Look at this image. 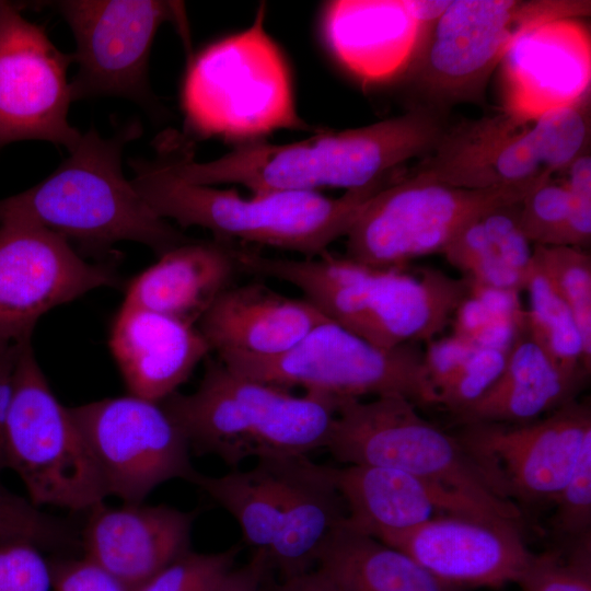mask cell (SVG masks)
<instances>
[{
  "label": "cell",
  "instance_id": "4fadbf2b",
  "mask_svg": "<svg viewBox=\"0 0 591 591\" xmlns=\"http://www.w3.org/2000/svg\"><path fill=\"white\" fill-rule=\"evenodd\" d=\"M107 496L142 503L159 485L199 474L189 444L161 403L131 394L69 408Z\"/></svg>",
  "mask_w": 591,
  "mask_h": 591
},
{
  "label": "cell",
  "instance_id": "277c9868",
  "mask_svg": "<svg viewBox=\"0 0 591 591\" xmlns=\"http://www.w3.org/2000/svg\"><path fill=\"white\" fill-rule=\"evenodd\" d=\"M141 134L138 120L108 138L90 128L45 179L0 199V223L30 222L93 250L108 248L119 241L139 242L159 257L193 241L152 212L124 177L123 150Z\"/></svg>",
  "mask_w": 591,
  "mask_h": 591
},
{
  "label": "cell",
  "instance_id": "52a82bcc",
  "mask_svg": "<svg viewBox=\"0 0 591 591\" xmlns=\"http://www.w3.org/2000/svg\"><path fill=\"white\" fill-rule=\"evenodd\" d=\"M264 18L262 4L250 27L190 61L181 101L197 135L251 142L278 129H311L297 113L289 67Z\"/></svg>",
  "mask_w": 591,
  "mask_h": 591
},
{
  "label": "cell",
  "instance_id": "ab89813d",
  "mask_svg": "<svg viewBox=\"0 0 591 591\" xmlns=\"http://www.w3.org/2000/svg\"><path fill=\"white\" fill-rule=\"evenodd\" d=\"M50 568L31 544L0 546V591H49Z\"/></svg>",
  "mask_w": 591,
  "mask_h": 591
},
{
  "label": "cell",
  "instance_id": "836d02e7",
  "mask_svg": "<svg viewBox=\"0 0 591 591\" xmlns=\"http://www.w3.org/2000/svg\"><path fill=\"white\" fill-rule=\"evenodd\" d=\"M31 544L43 551L81 548L73 523L42 511L0 482V546Z\"/></svg>",
  "mask_w": 591,
  "mask_h": 591
},
{
  "label": "cell",
  "instance_id": "7a4b0ae2",
  "mask_svg": "<svg viewBox=\"0 0 591 591\" xmlns=\"http://www.w3.org/2000/svg\"><path fill=\"white\" fill-rule=\"evenodd\" d=\"M236 259L241 271L294 286L327 320L384 349L434 339L471 286L436 268H375L328 251L292 259L237 247Z\"/></svg>",
  "mask_w": 591,
  "mask_h": 591
},
{
  "label": "cell",
  "instance_id": "3957f363",
  "mask_svg": "<svg viewBox=\"0 0 591 591\" xmlns=\"http://www.w3.org/2000/svg\"><path fill=\"white\" fill-rule=\"evenodd\" d=\"M134 189L158 217L183 228L208 229L215 239L242 241L318 257L345 236L367 205L392 183L387 177L340 197L318 192L280 190L241 196L235 189L190 184L175 175L158 155L130 160Z\"/></svg>",
  "mask_w": 591,
  "mask_h": 591
},
{
  "label": "cell",
  "instance_id": "ffe728a7",
  "mask_svg": "<svg viewBox=\"0 0 591 591\" xmlns=\"http://www.w3.org/2000/svg\"><path fill=\"white\" fill-rule=\"evenodd\" d=\"M194 518L165 505L103 501L88 511L80 532L83 557L134 591L189 551Z\"/></svg>",
  "mask_w": 591,
  "mask_h": 591
},
{
  "label": "cell",
  "instance_id": "f35d334b",
  "mask_svg": "<svg viewBox=\"0 0 591 591\" xmlns=\"http://www.w3.org/2000/svg\"><path fill=\"white\" fill-rule=\"evenodd\" d=\"M569 211L564 183L552 178L530 192L519 205V223L533 245H561Z\"/></svg>",
  "mask_w": 591,
  "mask_h": 591
},
{
  "label": "cell",
  "instance_id": "f6af8a7d",
  "mask_svg": "<svg viewBox=\"0 0 591 591\" xmlns=\"http://www.w3.org/2000/svg\"><path fill=\"white\" fill-rule=\"evenodd\" d=\"M264 591H344L335 581L317 568L282 577Z\"/></svg>",
  "mask_w": 591,
  "mask_h": 591
},
{
  "label": "cell",
  "instance_id": "8fae6325",
  "mask_svg": "<svg viewBox=\"0 0 591 591\" xmlns=\"http://www.w3.org/2000/svg\"><path fill=\"white\" fill-rule=\"evenodd\" d=\"M537 178L502 187L470 189L399 176L376 193L346 233L349 259L375 268L405 269L420 256L441 253L480 215L521 201Z\"/></svg>",
  "mask_w": 591,
  "mask_h": 591
},
{
  "label": "cell",
  "instance_id": "e575fe53",
  "mask_svg": "<svg viewBox=\"0 0 591 591\" xmlns=\"http://www.w3.org/2000/svg\"><path fill=\"white\" fill-rule=\"evenodd\" d=\"M533 260L570 309L591 356V256L584 248L533 245Z\"/></svg>",
  "mask_w": 591,
  "mask_h": 591
},
{
  "label": "cell",
  "instance_id": "f546056e",
  "mask_svg": "<svg viewBox=\"0 0 591 591\" xmlns=\"http://www.w3.org/2000/svg\"><path fill=\"white\" fill-rule=\"evenodd\" d=\"M193 484L235 519L248 545L268 554L281 515L280 484L270 457L256 460L247 471L221 476L199 473Z\"/></svg>",
  "mask_w": 591,
  "mask_h": 591
},
{
  "label": "cell",
  "instance_id": "d6986e66",
  "mask_svg": "<svg viewBox=\"0 0 591 591\" xmlns=\"http://www.w3.org/2000/svg\"><path fill=\"white\" fill-rule=\"evenodd\" d=\"M503 112L531 121L589 100L591 39L577 19H557L521 33L500 61Z\"/></svg>",
  "mask_w": 591,
  "mask_h": 591
},
{
  "label": "cell",
  "instance_id": "8d00e7d4",
  "mask_svg": "<svg viewBox=\"0 0 591 591\" xmlns=\"http://www.w3.org/2000/svg\"><path fill=\"white\" fill-rule=\"evenodd\" d=\"M239 552V545L218 553L189 549L134 591H217Z\"/></svg>",
  "mask_w": 591,
  "mask_h": 591
},
{
  "label": "cell",
  "instance_id": "9c48e42d",
  "mask_svg": "<svg viewBox=\"0 0 591 591\" xmlns=\"http://www.w3.org/2000/svg\"><path fill=\"white\" fill-rule=\"evenodd\" d=\"M5 468L36 507L88 512L107 497L90 450L70 413L54 395L32 346L21 343L4 425Z\"/></svg>",
  "mask_w": 591,
  "mask_h": 591
},
{
  "label": "cell",
  "instance_id": "7402d4cb",
  "mask_svg": "<svg viewBox=\"0 0 591 591\" xmlns=\"http://www.w3.org/2000/svg\"><path fill=\"white\" fill-rule=\"evenodd\" d=\"M425 28L404 0H335L322 12V34L331 54L367 85L407 71Z\"/></svg>",
  "mask_w": 591,
  "mask_h": 591
},
{
  "label": "cell",
  "instance_id": "d4e9b609",
  "mask_svg": "<svg viewBox=\"0 0 591 591\" xmlns=\"http://www.w3.org/2000/svg\"><path fill=\"white\" fill-rule=\"evenodd\" d=\"M236 245L213 239L193 240L170 250L139 274L124 304L198 323L240 271Z\"/></svg>",
  "mask_w": 591,
  "mask_h": 591
},
{
  "label": "cell",
  "instance_id": "d590c367",
  "mask_svg": "<svg viewBox=\"0 0 591 591\" xmlns=\"http://www.w3.org/2000/svg\"><path fill=\"white\" fill-rule=\"evenodd\" d=\"M515 583L522 591H591V538L532 553Z\"/></svg>",
  "mask_w": 591,
  "mask_h": 591
},
{
  "label": "cell",
  "instance_id": "ba28073f",
  "mask_svg": "<svg viewBox=\"0 0 591 591\" xmlns=\"http://www.w3.org/2000/svg\"><path fill=\"white\" fill-rule=\"evenodd\" d=\"M589 100L524 121L506 112L445 128L407 176L485 189L564 171L587 149Z\"/></svg>",
  "mask_w": 591,
  "mask_h": 591
},
{
  "label": "cell",
  "instance_id": "d6a6232c",
  "mask_svg": "<svg viewBox=\"0 0 591 591\" xmlns=\"http://www.w3.org/2000/svg\"><path fill=\"white\" fill-rule=\"evenodd\" d=\"M519 293L471 281L467 294L453 314L452 335L508 354L526 332V312Z\"/></svg>",
  "mask_w": 591,
  "mask_h": 591
},
{
  "label": "cell",
  "instance_id": "4dcf8cb0",
  "mask_svg": "<svg viewBox=\"0 0 591 591\" xmlns=\"http://www.w3.org/2000/svg\"><path fill=\"white\" fill-rule=\"evenodd\" d=\"M507 354L454 335L427 343L424 363L436 405L454 417L479 399L503 370Z\"/></svg>",
  "mask_w": 591,
  "mask_h": 591
},
{
  "label": "cell",
  "instance_id": "e0dca14e",
  "mask_svg": "<svg viewBox=\"0 0 591 591\" xmlns=\"http://www.w3.org/2000/svg\"><path fill=\"white\" fill-rule=\"evenodd\" d=\"M119 285L112 266L86 262L61 234L24 221L0 223V340L19 341L51 309Z\"/></svg>",
  "mask_w": 591,
  "mask_h": 591
},
{
  "label": "cell",
  "instance_id": "f1b7e54d",
  "mask_svg": "<svg viewBox=\"0 0 591 591\" xmlns=\"http://www.w3.org/2000/svg\"><path fill=\"white\" fill-rule=\"evenodd\" d=\"M314 567L344 591H463L438 580L405 553L345 523L325 541Z\"/></svg>",
  "mask_w": 591,
  "mask_h": 591
},
{
  "label": "cell",
  "instance_id": "1f68e13d",
  "mask_svg": "<svg viewBox=\"0 0 591 591\" xmlns=\"http://www.w3.org/2000/svg\"><path fill=\"white\" fill-rule=\"evenodd\" d=\"M529 293L526 334L563 373L586 380L590 374L588 355L576 320L553 283L533 260L525 286Z\"/></svg>",
  "mask_w": 591,
  "mask_h": 591
},
{
  "label": "cell",
  "instance_id": "7c38bea8",
  "mask_svg": "<svg viewBox=\"0 0 591 591\" xmlns=\"http://www.w3.org/2000/svg\"><path fill=\"white\" fill-rule=\"evenodd\" d=\"M217 357L239 374L285 389L355 398L396 394L417 407L436 406L424 351L414 344L384 349L331 321L277 357Z\"/></svg>",
  "mask_w": 591,
  "mask_h": 591
},
{
  "label": "cell",
  "instance_id": "8992f818",
  "mask_svg": "<svg viewBox=\"0 0 591 591\" xmlns=\"http://www.w3.org/2000/svg\"><path fill=\"white\" fill-rule=\"evenodd\" d=\"M416 407L396 394L366 402L338 397L325 449L346 465L406 472L494 518L521 525L524 512L497 489L459 438L422 418Z\"/></svg>",
  "mask_w": 591,
  "mask_h": 591
},
{
  "label": "cell",
  "instance_id": "484cf974",
  "mask_svg": "<svg viewBox=\"0 0 591 591\" xmlns=\"http://www.w3.org/2000/svg\"><path fill=\"white\" fill-rule=\"evenodd\" d=\"M271 461L280 484L281 515L268 558L288 577L314 568L325 541L344 523L346 508L328 465L314 463L308 455Z\"/></svg>",
  "mask_w": 591,
  "mask_h": 591
},
{
  "label": "cell",
  "instance_id": "4316f807",
  "mask_svg": "<svg viewBox=\"0 0 591 591\" xmlns=\"http://www.w3.org/2000/svg\"><path fill=\"white\" fill-rule=\"evenodd\" d=\"M584 382L556 368L525 332L508 351L497 381L454 418L461 425L529 422L576 399Z\"/></svg>",
  "mask_w": 591,
  "mask_h": 591
},
{
  "label": "cell",
  "instance_id": "cb8c5ba5",
  "mask_svg": "<svg viewBox=\"0 0 591 591\" xmlns=\"http://www.w3.org/2000/svg\"><path fill=\"white\" fill-rule=\"evenodd\" d=\"M329 475L346 508L344 523L375 538L444 514L500 520L399 470L351 464L329 466Z\"/></svg>",
  "mask_w": 591,
  "mask_h": 591
},
{
  "label": "cell",
  "instance_id": "30bf717a",
  "mask_svg": "<svg viewBox=\"0 0 591 591\" xmlns=\"http://www.w3.org/2000/svg\"><path fill=\"white\" fill-rule=\"evenodd\" d=\"M580 0H452L430 25L408 67L413 86L429 103L480 101L490 74L525 30L590 13Z\"/></svg>",
  "mask_w": 591,
  "mask_h": 591
},
{
  "label": "cell",
  "instance_id": "ac0fdd59",
  "mask_svg": "<svg viewBox=\"0 0 591 591\" xmlns=\"http://www.w3.org/2000/svg\"><path fill=\"white\" fill-rule=\"evenodd\" d=\"M376 540L405 553L438 580L463 591L515 583L532 555L520 524L472 515H438Z\"/></svg>",
  "mask_w": 591,
  "mask_h": 591
},
{
  "label": "cell",
  "instance_id": "b9f144b4",
  "mask_svg": "<svg viewBox=\"0 0 591 591\" xmlns=\"http://www.w3.org/2000/svg\"><path fill=\"white\" fill-rule=\"evenodd\" d=\"M53 591H127L105 570L85 557L50 560Z\"/></svg>",
  "mask_w": 591,
  "mask_h": 591
},
{
  "label": "cell",
  "instance_id": "83f0119b",
  "mask_svg": "<svg viewBox=\"0 0 591 591\" xmlns=\"http://www.w3.org/2000/svg\"><path fill=\"white\" fill-rule=\"evenodd\" d=\"M519 205L494 208L466 224L442 252L448 263L474 283L525 290L533 246L520 227Z\"/></svg>",
  "mask_w": 591,
  "mask_h": 591
},
{
  "label": "cell",
  "instance_id": "5b68a950",
  "mask_svg": "<svg viewBox=\"0 0 591 591\" xmlns=\"http://www.w3.org/2000/svg\"><path fill=\"white\" fill-rule=\"evenodd\" d=\"M337 402L317 392L293 395L207 357L194 392L176 391L160 403L190 451L215 455L235 470L248 457L308 455L325 448Z\"/></svg>",
  "mask_w": 591,
  "mask_h": 591
},
{
  "label": "cell",
  "instance_id": "5bb4252c",
  "mask_svg": "<svg viewBox=\"0 0 591 591\" xmlns=\"http://www.w3.org/2000/svg\"><path fill=\"white\" fill-rule=\"evenodd\" d=\"M76 39L78 72L72 101L119 96L153 111L148 60L157 31L175 22L186 31L183 4L155 0H63L54 2Z\"/></svg>",
  "mask_w": 591,
  "mask_h": 591
},
{
  "label": "cell",
  "instance_id": "603a6c76",
  "mask_svg": "<svg viewBox=\"0 0 591 591\" xmlns=\"http://www.w3.org/2000/svg\"><path fill=\"white\" fill-rule=\"evenodd\" d=\"M109 347L128 394L157 403L176 392L211 351L195 325L124 303Z\"/></svg>",
  "mask_w": 591,
  "mask_h": 591
},
{
  "label": "cell",
  "instance_id": "60d3db41",
  "mask_svg": "<svg viewBox=\"0 0 591 591\" xmlns=\"http://www.w3.org/2000/svg\"><path fill=\"white\" fill-rule=\"evenodd\" d=\"M565 182L569 195V211L563 246L586 248L591 241V155L581 153L567 169Z\"/></svg>",
  "mask_w": 591,
  "mask_h": 591
},
{
  "label": "cell",
  "instance_id": "ee69618b",
  "mask_svg": "<svg viewBox=\"0 0 591 591\" xmlns=\"http://www.w3.org/2000/svg\"><path fill=\"white\" fill-rule=\"evenodd\" d=\"M21 340H0V472L5 468L4 425L11 398L13 372Z\"/></svg>",
  "mask_w": 591,
  "mask_h": 591
},
{
  "label": "cell",
  "instance_id": "6da1fadb",
  "mask_svg": "<svg viewBox=\"0 0 591 591\" xmlns=\"http://www.w3.org/2000/svg\"><path fill=\"white\" fill-rule=\"evenodd\" d=\"M444 130L437 111L418 107L368 126L291 143L245 142L208 162H196L189 146H182L177 137L161 143L158 154L175 175L196 185L235 183L253 195L324 187L347 192L379 183L401 163L426 155Z\"/></svg>",
  "mask_w": 591,
  "mask_h": 591
},
{
  "label": "cell",
  "instance_id": "7bdbcfd3",
  "mask_svg": "<svg viewBox=\"0 0 591 591\" xmlns=\"http://www.w3.org/2000/svg\"><path fill=\"white\" fill-rule=\"evenodd\" d=\"M268 567V554L256 551L248 563L230 571L217 591H264Z\"/></svg>",
  "mask_w": 591,
  "mask_h": 591
},
{
  "label": "cell",
  "instance_id": "9a60e30c",
  "mask_svg": "<svg viewBox=\"0 0 591 591\" xmlns=\"http://www.w3.org/2000/svg\"><path fill=\"white\" fill-rule=\"evenodd\" d=\"M461 426L455 436L497 489L522 510L554 502L591 438V408L573 399L529 422Z\"/></svg>",
  "mask_w": 591,
  "mask_h": 591
},
{
  "label": "cell",
  "instance_id": "bcb514c9",
  "mask_svg": "<svg viewBox=\"0 0 591 591\" xmlns=\"http://www.w3.org/2000/svg\"><path fill=\"white\" fill-rule=\"evenodd\" d=\"M408 12L425 27L432 25L448 9L449 0H404Z\"/></svg>",
  "mask_w": 591,
  "mask_h": 591
},
{
  "label": "cell",
  "instance_id": "74e56055",
  "mask_svg": "<svg viewBox=\"0 0 591 591\" xmlns=\"http://www.w3.org/2000/svg\"><path fill=\"white\" fill-rule=\"evenodd\" d=\"M553 505L551 526L561 545L591 538V438L584 442L570 477Z\"/></svg>",
  "mask_w": 591,
  "mask_h": 591
},
{
  "label": "cell",
  "instance_id": "44dd1931",
  "mask_svg": "<svg viewBox=\"0 0 591 591\" xmlns=\"http://www.w3.org/2000/svg\"><path fill=\"white\" fill-rule=\"evenodd\" d=\"M327 320L311 302L287 297L260 281L232 285L198 321L217 356L273 358L297 346Z\"/></svg>",
  "mask_w": 591,
  "mask_h": 591
},
{
  "label": "cell",
  "instance_id": "2e32d148",
  "mask_svg": "<svg viewBox=\"0 0 591 591\" xmlns=\"http://www.w3.org/2000/svg\"><path fill=\"white\" fill-rule=\"evenodd\" d=\"M61 53L43 26L0 1V150L21 140H44L71 152L82 135L68 121L72 102Z\"/></svg>",
  "mask_w": 591,
  "mask_h": 591
}]
</instances>
